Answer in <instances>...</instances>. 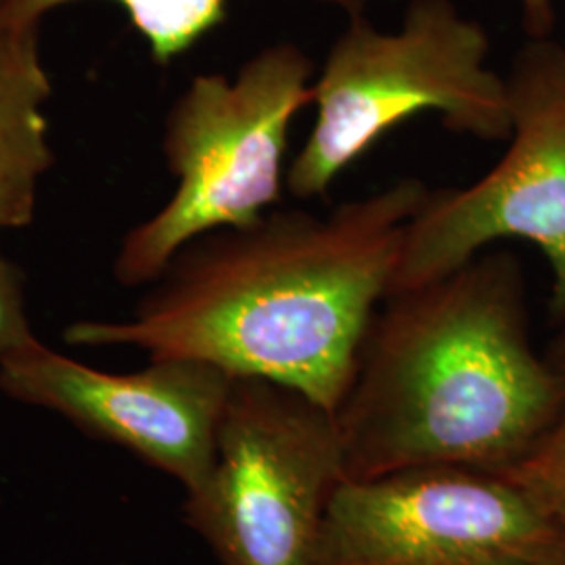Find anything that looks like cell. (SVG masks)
<instances>
[{
  "label": "cell",
  "mask_w": 565,
  "mask_h": 565,
  "mask_svg": "<svg viewBox=\"0 0 565 565\" xmlns=\"http://www.w3.org/2000/svg\"><path fill=\"white\" fill-rule=\"evenodd\" d=\"M507 76L511 132L482 179L429 191L404 233L392 291L445 277L490 245L522 239L548 266V319L565 321V44L527 39ZM390 291V294H392Z\"/></svg>",
  "instance_id": "obj_6"
},
{
  "label": "cell",
  "mask_w": 565,
  "mask_h": 565,
  "mask_svg": "<svg viewBox=\"0 0 565 565\" xmlns=\"http://www.w3.org/2000/svg\"><path fill=\"white\" fill-rule=\"evenodd\" d=\"M345 482L335 413L302 392L235 377L214 461L184 492V522L221 565H317L327 509Z\"/></svg>",
  "instance_id": "obj_5"
},
{
  "label": "cell",
  "mask_w": 565,
  "mask_h": 565,
  "mask_svg": "<svg viewBox=\"0 0 565 565\" xmlns=\"http://www.w3.org/2000/svg\"><path fill=\"white\" fill-rule=\"evenodd\" d=\"M36 340L25 308L23 273L0 252V361Z\"/></svg>",
  "instance_id": "obj_12"
},
{
  "label": "cell",
  "mask_w": 565,
  "mask_h": 565,
  "mask_svg": "<svg viewBox=\"0 0 565 565\" xmlns=\"http://www.w3.org/2000/svg\"><path fill=\"white\" fill-rule=\"evenodd\" d=\"M564 403L565 375L532 343L524 264L482 252L377 308L335 411L345 480L425 465L503 471Z\"/></svg>",
  "instance_id": "obj_2"
},
{
  "label": "cell",
  "mask_w": 565,
  "mask_h": 565,
  "mask_svg": "<svg viewBox=\"0 0 565 565\" xmlns=\"http://www.w3.org/2000/svg\"><path fill=\"white\" fill-rule=\"evenodd\" d=\"M492 42L455 0H408L396 30L350 15L312 82L315 121L287 168L296 200L324 195L387 132L419 114L450 132L505 142L507 76L490 67Z\"/></svg>",
  "instance_id": "obj_3"
},
{
  "label": "cell",
  "mask_w": 565,
  "mask_h": 565,
  "mask_svg": "<svg viewBox=\"0 0 565 565\" xmlns=\"http://www.w3.org/2000/svg\"><path fill=\"white\" fill-rule=\"evenodd\" d=\"M41 23L0 21V231L34 221L42 177L55 163L44 105Z\"/></svg>",
  "instance_id": "obj_9"
},
{
  "label": "cell",
  "mask_w": 565,
  "mask_h": 565,
  "mask_svg": "<svg viewBox=\"0 0 565 565\" xmlns=\"http://www.w3.org/2000/svg\"><path fill=\"white\" fill-rule=\"evenodd\" d=\"M233 375L191 359H149L132 373L78 363L41 340L0 361V392L121 446L184 488L202 484Z\"/></svg>",
  "instance_id": "obj_8"
},
{
  "label": "cell",
  "mask_w": 565,
  "mask_h": 565,
  "mask_svg": "<svg viewBox=\"0 0 565 565\" xmlns=\"http://www.w3.org/2000/svg\"><path fill=\"white\" fill-rule=\"evenodd\" d=\"M525 39H548L557 30V0H518Z\"/></svg>",
  "instance_id": "obj_13"
},
{
  "label": "cell",
  "mask_w": 565,
  "mask_h": 565,
  "mask_svg": "<svg viewBox=\"0 0 565 565\" xmlns=\"http://www.w3.org/2000/svg\"><path fill=\"white\" fill-rule=\"evenodd\" d=\"M545 354L548 363L565 375V321L557 327V335L548 343Z\"/></svg>",
  "instance_id": "obj_14"
},
{
  "label": "cell",
  "mask_w": 565,
  "mask_h": 565,
  "mask_svg": "<svg viewBox=\"0 0 565 565\" xmlns=\"http://www.w3.org/2000/svg\"><path fill=\"white\" fill-rule=\"evenodd\" d=\"M76 0H0V21L42 23V18ZM147 42L151 60L170 65L223 25L228 0H114ZM345 18L364 13L369 0H319Z\"/></svg>",
  "instance_id": "obj_10"
},
{
  "label": "cell",
  "mask_w": 565,
  "mask_h": 565,
  "mask_svg": "<svg viewBox=\"0 0 565 565\" xmlns=\"http://www.w3.org/2000/svg\"><path fill=\"white\" fill-rule=\"evenodd\" d=\"M536 565H565V551L559 553V555H555V557H551V559H546L543 564Z\"/></svg>",
  "instance_id": "obj_15"
},
{
  "label": "cell",
  "mask_w": 565,
  "mask_h": 565,
  "mask_svg": "<svg viewBox=\"0 0 565 565\" xmlns=\"http://www.w3.org/2000/svg\"><path fill=\"white\" fill-rule=\"evenodd\" d=\"M312 82L310 55L282 41L252 55L233 78L200 74L186 84L163 121L174 193L124 235L116 281L151 285L189 243L254 224L281 202L291 124L312 105Z\"/></svg>",
  "instance_id": "obj_4"
},
{
  "label": "cell",
  "mask_w": 565,
  "mask_h": 565,
  "mask_svg": "<svg viewBox=\"0 0 565 565\" xmlns=\"http://www.w3.org/2000/svg\"><path fill=\"white\" fill-rule=\"evenodd\" d=\"M564 551V527L505 473L425 465L345 480L317 565H536Z\"/></svg>",
  "instance_id": "obj_7"
},
{
  "label": "cell",
  "mask_w": 565,
  "mask_h": 565,
  "mask_svg": "<svg viewBox=\"0 0 565 565\" xmlns=\"http://www.w3.org/2000/svg\"><path fill=\"white\" fill-rule=\"evenodd\" d=\"M501 473L522 486L565 530V403L539 443Z\"/></svg>",
  "instance_id": "obj_11"
},
{
  "label": "cell",
  "mask_w": 565,
  "mask_h": 565,
  "mask_svg": "<svg viewBox=\"0 0 565 565\" xmlns=\"http://www.w3.org/2000/svg\"><path fill=\"white\" fill-rule=\"evenodd\" d=\"M427 193L406 177L327 214L270 210L210 233L182 247L130 319L78 321L63 340L202 361L294 387L335 413Z\"/></svg>",
  "instance_id": "obj_1"
}]
</instances>
